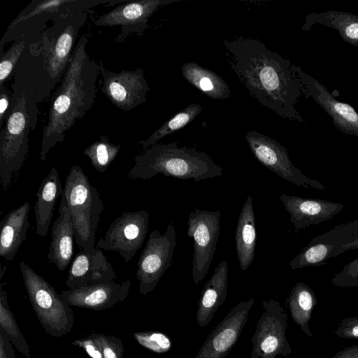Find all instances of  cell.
<instances>
[{
	"label": "cell",
	"instance_id": "f546056e",
	"mask_svg": "<svg viewBox=\"0 0 358 358\" xmlns=\"http://www.w3.org/2000/svg\"><path fill=\"white\" fill-rule=\"evenodd\" d=\"M203 107L198 103H192L180 110L171 118L154 131L146 140L140 141L143 150L157 144L164 137L171 134L192 122L201 112Z\"/></svg>",
	"mask_w": 358,
	"mask_h": 358
},
{
	"label": "cell",
	"instance_id": "7bdbcfd3",
	"mask_svg": "<svg viewBox=\"0 0 358 358\" xmlns=\"http://www.w3.org/2000/svg\"><path fill=\"white\" fill-rule=\"evenodd\" d=\"M6 270V266H1V275H0V278L1 279L3 275V273L5 272V271Z\"/></svg>",
	"mask_w": 358,
	"mask_h": 358
},
{
	"label": "cell",
	"instance_id": "277c9868",
	"mask_svg": "<svg viewBox=\"0 0 358 358\" xmlns=\"http://www.w3.org/2000/svg\"><path fill=\"white\" fill-rule=\"evenodd\" d=\"M162 173L166 177L194 182L222 176L223 169L204 152L178 143L155 144L134 157V164L128 171L131 179L149 180Z\"/></svg>",
	"mask_w": 358,
	"mask_h": 358
},
{
	"label": "cell",
	"instance_id": "ab89813d",
	"mask_svg": "<svg viewBox=\"0 0 358 358\" xmlns=\"http://www.w3.org/2000/svg\"><path fill=\"white\" fill-rule=\"evenodd\" d=\"M0 358H16L11 342L1 329H0Z\"/></svg>",
	"mask_w": 358,
	"mask_h": 358
},
{
	"label": "cell",
	"instance_id": "ba28073f",
	"mask_svg": "<svg viewBox=\"0 0 358 358\" xmlns=\"http://www.w3.org/2000/svg\"><path fill=\"white\" fill-rule=\"evenodd\" d=\"M0 131V180L7 189L22 167L29 152L31 120L24 97L19 99L6 115Z\"/></svg>",
	"mask_w": 358,
	"mask_h": 358
},
{
	"label": "cell",
	"instance_id": "9a60e30c",
	"mask_svg": "<svg viewBox=\"0 0 358 358\" xmlns=\"http://www.w3.org/2000/svg\"><path fill=\"white\" fill-rule=\"evenodd\" d=\"M179 1L180 0L125 1L100 15L94 23L96 27L119 26L120 32L117 41L122 42L131 34L142 36L148 28L150 17L161 7Z\"/></svg>",
	"mask_w": 358,
	"mask_h": 358
},
{
	"label": "cell",
	"instance_id": "60d3db41",
	"mask_svg": "<svg viewBox=\"0 0 358 358\" xmlns=\"http://www.w3.org/2000/svg\"><path fill=\"white\" fill-rule=\"evenodd\" d=\"M331 358H358V345L345 348Z\"/></svg>",
	"mask_w": 358,
	"mask_h": 358
},
{
	"label": "cell",
	"instance_id": "7c38bea8",
	"mask_svg": "<svg viewBox=\"0 0 358 358\" xmlns=\"http://www.w3.org/2000/svg\"><path fill=\"white\" fill-rule=\"evenodd\" d=\"M245 137L257 160L281 178L301 187L324 189L318 180L308 178L294 166L287 150L277 141L253 130Z\"/></svg>",
	"mask_w": 358,
	"mask_h": 358
},
{
	"label": "cell",
	"instance_id": "4fadbf2b",
	"mask_svg": "<svg viewBox=\"0 0 358 358\" xmlns=\"http://www.w3.org/2000/svg\"><path fill=\"white\" fill-rule=\"evenodd\" d=\"M148 225L147 211L123 213L110 224L105 236L99 239L96 248L117 252L128 263L143 245Z\"/></svg>",
	"mask_w": 358,
	"mask_h": 358
},
{
	"label": "cell",
	"instance_id": "ac0fdd59",
	"mask_svg": "<svg viewBox=\"0 0 358 358\" xmlns=\"http://www.w3.org/2000/svg\"><path fill=\"white\" fill-rule=\"evenodd\" d=\"M298 74L303 86V96L313 98L332 118L334 125L340 131L358 137V113L355 108L336 100L325 86L299 66Z\"/></svg>",
	"mask_w": 358,
	"mask_h": 358
},
{
	"label": "cell",
	"instance_id": "44dd1931",
	"mask_svg": "<svg viewBox=\"0 0 358 358\" xmlns=\"http://www.w3.org/2000/svg\"><path fill=\"white\" fill-rule=\"evenodd\" d=\"M117 275L112 264L100 249L94 255L83 250L73 259L69 269L66 285L69 289L114 281Z\"/></svg>",
	"mask_w": 358,
	"mask_h": 358
},
{
	"label": "cell",
	"instance_id": "b9f144b4",
	"mask_svg": "<svg viewBox=\"0 0 358 358\" xmlns=\"http://www.w3.org/2000/svg\"><path fill=\"white\" fill-rule=\"evenodd\" d=\"M355 250L358 249V234L357 235L356 238L349 243L346 244L344 246V250L345 252L348 250Z\"/></svg>",
	"mask_w": 358,
	"mask_h": 358
},
{
	"label": "cell",
	"instance_id": "8992f818",
	"mask_svg": "<svg viewBox=\"0 0 358 358\" xmlns=\"http://www.w3.org/2000/svg\"><path fill=\"white\" fill-rule=\"evenodd\" d=\"M124 0H33L10 22L0 43L24 41L26 45L41 41L49 22L87 11L100 4L110 6Z\"/></svg>",
	"mask_w": 358,
	"mask_h": 358
},
{
	"label": "cell",
	"instance_id": "7a4b0ae2",
	"mask_svg": "<svg viewBox=\"0 0 358 358\" xmlns=\"http://www.w3.org/2000/svg\"><path fill=\"white\" fill-rule=\"evenodd\" d=\"M89 10L60 17L52 22L36 44H27L13 71L10 108L24 97L31 120V130L38 122L37 105L59 85L68 67L80 29Z\"/></svg>",
	"mask_w": 358,
	"mask_h": 358
},
{
	"label": "cell",
	"instance_id": "e0dca14e",
	"mask_svg": "<svg viewBox=\"0 0 358 358\" xmlns=\"http://www.w3.org/2000/svg\"><path fill=\"white\" fill-rule=\"evenodd\" d=\"M255 299L236 304L208 335L195 358H224L237 343Z\"/></svg>",
	"mask_w": 358,
	"mask_h": 358
},
{
	"label": "cell",
	"instance_id": "d590c367",
	"mask_svg": "<svg viewBox=\"0 0 358 358\" xmlns=\"http://www.w3.org/2000/svg\"><path fill=\"white\" fill-rule=\"evenodd\" d=\"M331 282L339 287H358V257L344 266L343 269L336 273Z\"/></svg>",
	"mask_w": 358,
	"mask_h": 358
},
{
	"label": "cell",
	"instance_id": "8d00e7d4",
	"mask_svg": "<svg viewBox=\"0 0 358 358\" xmlns=\"http://www.w3.org/2000/svg\"><path fill=\"white\" fill-rule=\"evenodd\" d=\"M340 338L358 339V317H348L343 319L335 331Z\"/></svg>",
	"mask_w": 358,
	"mask_h": 358
},
{
	"label": "cell",
	"instance_id": "9c48e42d",
	"mask_svg": "<svg viewBox=\"0 0 358 358\" xmlns=\"http://www.w3.org/2000/svg\"><path fill=\"white\" fill-rule=\"evenodd\" d=\"M176 229L173 222L162 234L153 230L137 262L136 277L138 292L146 295L152 292L166 271L171 266L176 246Z\"/></svg>",
	"mask_w": 358,
	"mask_h": 358
},
{
	"label": "cell",
	"instance_id": "83f0119b",
	"mask_svg": "<svg viewBox=\"0 0 358 358\" xmlns=\"http://www.w3.org/2000/svg\"><path fill=\"white\" fill-rule=\"evenodd\" d=\"M317 24L336 29L345 42L358 46V15L337 10L313 13L306 16L301 29L309 31Z\"/></svg>",
	"mask_w": 358,
	"mask_h": 358
},
{
	"label": "cell",
	"instance_id": "30bf717a",
	"mask_svg": "<svg viewBox=\"0 0 358 358\" xmlns=\"http://www.w3.org/2000/svg\"><path fill=\"white\" fill-rule=\"evenodd\" d=\"M221 212L192 210L187 219V236L193 241L192 275L196 285L211 265L221 229Z\"/></svg>",
	"mask_w": 358,
	"mask_h": 358
},
{
	"label": "cell",
	"instance_id": "7402d4cb",
	"mask_svg": "<svg viewBox=\"0 0 358 358\" xmlns=\"http://www.w3.org/2000/svg\"><path fill=\"white\" fill-rule=\"evenodd\" d=\"M59 215L54 221L51 242L48 253L50 263L64 271L71 263L74 255L75 230L67 207L60 202Z\"/></svg>",
	"mask_w": 358,
	"mask_h": 358
},
{
	"label": "cell",
	"instance_id": "52a82bcc",
	"mask_svg": "<svg viewBox=\"0 0 358 358\" xmlns=\"http://www.w3.org/2000/svg\"><path fill=\"white\" fill-rule=\"evenodd\" d=\"M20 269L31 305L45 331L53 337L71 332L75 321L71 306L24 262H20Z\"/></svg>",
	"mask_w": 358,
	"mask_h": 358
},
{
	"label": "cell",
	"instance_id": "484cf974",
	"mask_svg": "<svg viewBox=\"0 0 358 358\" xmlns=\"http://www.w3.org/2000/svg\"><path fill=\"white\" fill-rule=\"evenodd\" d=\"M256 220L251 196L244 203L235 232L237 257L241 269L246 271L252 264L256 248Z\"/></svg>",
	"mask_w": 358,
	"mask_h": 358
},
{
	"label": "cell",
	"instance_id": "2e32d148",
	"mask_svg": "<svg viewBox=\"0 0 358 358\" xmlns=\"http://www.w3.org/2000/svg\"><path fill=\"white\" fill-rule=\"evenodd\" d=\"M358 234V219L313 238L289 263L292 270L320 265L345 252L344 246Z\"/></svg>",
	"mask_w": 358,
	"mask_h": 358
},
{
	"label": "cell",
	"instance_id": "ffe728a7",
	"mask_svg": "<svg viewBox=\"0 0 358 358\" xmlns=\"http://www.w3.org/2000/svg\"><path fill=\"white\" fill-rule=\"evenodd\" d=\"M289 220L296 230L317 225L330 220L343 208V205L320 199H307L282 194L280 196Z\"/></svg>",
	"mask_w": 358,
	"mask_h": 358
},
{
	"label": "cell",
	"instance_id": "6da1fadb",
	"mask_svg": "<svg viewBox=\"0 0 358 358\" xmlns=\"http://www.w3.org/2000/svg\"><path fill=\"white\" fill-rule=\"evenodd\" d=\"M224 45L229 65L252 97L281 117L304 122L296 108L303 96L299 66L255 38L237 36Z\"/></svg>",
	"mask_w": 358,
	"mask_h": 358
},
{
	"label": "cell",
	"instance_id": "e575fe53",
	"mask_svg": "<svg viewBox=\"0 0 358 358\" xmlns=\"http://www.w3.org/2000/svg\"><path fill=\"white\" fill-rule=\"evenodd\" d=\"M91 334L99 345L103 358H122L124 348L119 338L103 334Z\"/></svg>",
	"mask_w": 358,
	"mask_h": 358
},
{
	"label": "cell",
	"instance_id": "836d02e7",
	"mask_svg": "<svg viewBox=\"0 0 358 358\" xmlns=\"http://www.w3.org/2000/svg\"><path fill=\"white\" fill-rule=\"evenodd\" d=\"M26 47L24 41H15L4 52H1L0 85L13 72L17 63Z\"/></svg>",
	"mask_w": 358,
	"mask_h": 358
},
{
	"label": "cell",
	"instance_id": "74e56055",
	"mask_svg": "<svg viewBox=\"0 0 358 358\" xmlns=\"http://www.w3.org/2000/svg\"><path fill=\"white\" fill-rule=\"evenodd\" d=\"M72 344L83 348L91 358H103L102 351L92 334L76 339Z\"/></svg>",
	"mask_w": 358,
	"mask_h": 358
},
{
	"label": "cell",
	"instance_id": "d6986e66",
	"mask_svg": "<svg viewBox=\"0 0 358 358\" xmlns=\"http://www.w3.org/2000/svg\"><path fill=\"white\" fill-rule=\"evenodd\" d=\"M130 287L129 280L121 282L110 281L65 289L61 294L70 306L99 311L123 301Z\"/></svg>",
	"mask_w": 358,
	"mask_h": 358
},
{
	"label": "cell",
	"instance_id": "603a6c76",
	"mask_svg": "<svg viewBox=\"0 0 358 358\" xmlns=\"http://www.w3.org/2000/svg\"><path fill=\"white\" fill-rule=\"evenodd\" d=\"M228 264L223 260L219 263L205 284L198 301L196 322L201 327L207 326L227 296Z\"/></svg>",
	"mask_w": 358,
	"mask_h": 358
},
{
	"label": "cell",
	"instance_id": "1f68e13d",
	"mask_svg": "<svg viewBox=\"0 0 358 358\" xmlns=\"http://www.w3.org/2000/svg\"><path fill=\"white\" fill-rule=\"evenodd\" d=\"M121 143L113 144L108 136H101L90 145L83 154L90 160L92 166L99 172L103 173L117 156Z\"/></svg>",
	"mask_w": 358,
	"mask_h": 358
},
{
	"label": "cell",
	"instance_id": "f35d334b",
	"mask_svg": "<svg viewBox=\"0 0 358 358\" xmlns=\"http://www.w3.org/2000/svg\"><path fill=\"white\" fill-rule=\"evenodd\" d=\"M11 95L4 86V84L0 85V127H1L4 119L8 112V108L10 106Z\"/></svg>",
	"mask_w": 358,
	"mask_h": 358
},
{
	"label": "cell",
	"instance_id": "4dcf8cb0",
	"mask_svg": "<svg viewBox=\"0 0 358 358\" xmlns=\"http://www.w3.org/2000/svg\"><path fill=\"white\" fill-rule=\"evenodd\" d=\"M0 325L11 343L26 358H31L29 346L17 324L8 303L7 291L1 285L0 292Z\"/></svg>",
	"mask_w": 358,
	"mask_h": 358
},
{
	"label": "cell",
	"instance_id": "5bb4252c",
	"mask_svg": "<svg viewBox=\"0 0 358 358\" xmlns=\"http://www.w3.org/2000/svg\"><path fill=\"white\" fill-rule=\"evenodd\" d=\"M98 63L102 76L101 92L115 106L130 111L146 102L150 87L143 69L117 73L106 69L101 59Z\"/></svg>",
	"mask_w": 358,
	"mask_h": 358
},
{
	"label": "cell",
	"instance_id": "d6a6232c",
	"mask_svg": "<svg viewBox=\"0 0 358 358\" xmlns=\"http://www.w3.org/2000/svg\"><path fill=\"white\" fill-rule=\"evenodd\" d=\"M133 336L141 345L155 353H164L172 348L171 340L160 331H138L134 333Z\"/></svg>",
	"mask_w": 358,
	"mask_h": 358
},
{
	"label": "cell",
	"instance_id": "8fae6325",
	"mask_svg": "<svg viewBox=\"0 0 358 358\" xmlns=\"http://www.w3.org/2000/svg\"><path fill=\"white\" fill-rule=\"evenodd\" d=\"M262 306L263 313L252 337L250 358H276L279 355L287 357L292 353L286 336L287 313L281 303L273 299L264 300Z\"/></svg>",
	"mask_w": 358,
	"mask_h": 358
},
{
	"label": "cell",
	"instance_id": "4316f807",
	"mask_svg": "<svg viewBox=\"0 0 358 358\" xmlns=\"http://www.w3.org/2000/svg\"><path fill=\"white\" fill-rule=\"evenodd\" d=\"M181 72L189 84L211 99L222 100L231 96L229 86L221 76L194 62L184 63Z\"/></svg>",
	"mask_w": 358,
	"mask_h": 358
},
{
	"label": "cell",
	"instance_id": "3957f363",
	"mask_svg": "<svg viewBox=\"0 0 358 358\" xmlns=\"http://www.w3.org/2000/svg\"><path fill=\"white\" fill-rule=\"evenodd\" d=\"M88 38L83 34L71 54L64 76L54 93L47 124L42 134L40 159H46L48 152L62 143L65 132L83 118L93 106L96 95L99 63L86 51Z\"/></svg>",
	"mask_w": 358,
	"mask_h": 358
},
{
	"label": "cell",
	"instance_id": "5b68a950",
	"mask_svg": "<svg viewBox=\"0 0 358 358\" xmlns=\"http://www.w3.org/2000/svg\"><path fill=\"white\" fill-rule=\"evenodd\" d=\"M68 208L75 230L76 243L88 255H94L96 234L103 203L83 169L73 166L66 176L61 201Z\"/></svg>",
	"mask_w": 358,
	"mask_h": 358
},
{
	"label": "cell",
	"instance_id": "f1b7e54d",
	"mask_svg": "<svg viewBox=\"0 0 358 358\" xmlns=\"http://www.w3.org/2000/svg\"><path fill=\"white\" fill-rule=\"evenodd\" d=\"M287 302L294 322L308 336H312L309 322L317 303L313 290L304 282H297L292 288Z\"/></svg>",
	"mask_w": 358,
	"mask_h": 358
},
{
	"label": "cell",
	"instance_id": "cb8c5ba5",
	"mask_svg": "<svg viewBox=\"0 0 358 358\" xmlns=\"http://www.w3.org/2000/svg\"><path fill=\"white\" fill-rule=\"evenodd\" d=\"M31 205L27 201L11 210L1 221L0 257L13 260L27 237Z\"/></svg>",
	"mask_w": 358,
	"mask_h": 358
},
{
	"label": "cell",
	"instance_id": "d4e9b609",
	"mask_svg": "<svg viewBox=\"0 0 358 358\" xmlns=\"http://www.w3.org/2000/svg\"><path fill=\"white\" fill-rule=\"evenodd\" d=\"M64 188L57 169L52 166L48 175L43 180L36 192L34 206L36 234L46 236L53 217L56 201L62 195Z\"/></svg>",
	"mask_w": 358,
	"mask_h": 358
}]
</instances>
